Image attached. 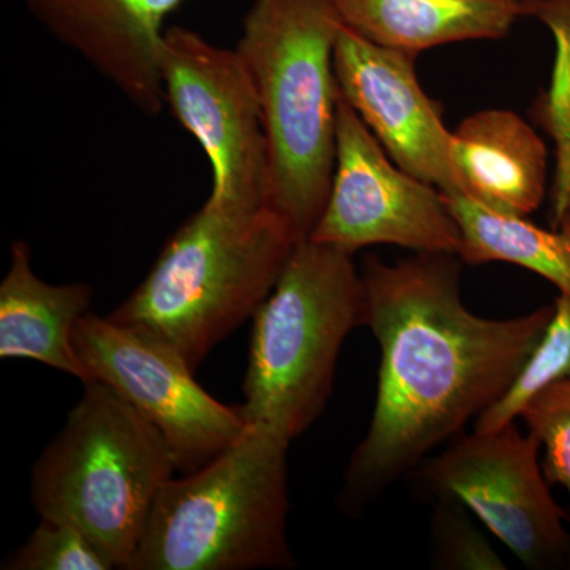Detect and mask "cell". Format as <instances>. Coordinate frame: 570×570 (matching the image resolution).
Here are the masks:
<instances>
[{
	"label": "cell",
	"instance_id": "30bf717a",
	"mask_svg": "<svg viewBox=\"0 0 570 570\" xmlns=\"http://www.w3.org/2000/svg\"><path fill=\"white\" fill-rule=\"evenodd\" d=\"M309 239L348 254L389 245L459 255L463 243L444 194L397 167L341 94L335 171Z\"/></svg>",
	"mask_w": 570,
	"mask_h": 570
},
{
	"label": "cell",
	"instance_id": "9c48e42d",
	"mask_svg": "<svg viewBox=\"0 0 570 570\" xmlns=\"http://www.w3.org/2000/svg\"><path fill=\"white\" fill-rule=\"evenodd\" d=\"M89 379L115 390L167 439L179 471H195L245 433L246 419L209 395L170 344L135 326L85 314L71 333Z\"/></svg>",
	"mask_w": 570,
	"mask_h": 570
},
{
	"label": "cell",
	"instance_id": "603a6c76",
	"mask_svg": "<svg viewBox=\"0 0 570 570\" xmlns=\"http://www.w3.org/2000/svg\"><path fill=\"white\" fill-rule=\"evenodd\" d=\"M564 569L570 570V534H569V549H568V557H566V566Z\"/></svg>",
	"mask_w": 570,
	"mask_h": 570
},
{
	"label": "cell",
	"instance_id": "7a4b0ae2",
	"mask_svg": "<svg viewBox=\"0 0 570 570\" xmlns=\"http://www.w3.org/2000/svg\"><path fill=\"white\" fill-rule=\"evenodd\" d=\"M341 28L333 0H255L236 47L261 100L266 206L302 239L321 219L335 171Z\"/></svg>",
	"mask_w": 570,
	"mask_h": 570
},
{
	"label": "cell",
	"instance_id": "5b68a950",
	"mask_svg": "<svg viewBox=\"0 0 570 570\" xmlns=\"http://www.w3.org/2000/svg\"><path fill=\"white\" fill-rule=\"evenodd\" d=\"M78 403L32 468L40 519L73 524L130 570L157 494L178 471L159 430L100 381Z\"/></svg>",
	"mask_w": 570,
	"mask_h": 570
},
{
	"label": "cell",
	"instance_id": "52a82bcc",
	"mask_svg": "<svg viewBox=\"0 0 570 570\" xmlns=\"http://www.w3.org/2000/svg\"><path fill=\"white\" fill-rule=\"evenodd\" d=\"M540 449L513 422L453 439L411 475L431 499L452 498L474 513L524 568L564 569L568 515L551 497Z\"/></svg>",
	"mask_w": 570,
	"mask_h": 570
},
{
	"label": "cell",
	"instance_id": "44dd1931",
	"mask_svg": "<svg viewBox=\"0 0 570 570\" xmlns=\"http://www.w3.org/2000/svg\"><path fill=\"white\" fill-rule=\"evenodd\" d=\"M520 419L546 452L542 468L547 480L561 487L570 502V379L539 393Z\"/></svg>",
	"mask_w": 570,
	"mask_h": 570
},
{
	"label": "cell",
	"instance_id": "8992f818",
	"mask_svg": "<svg viewBox=\"0 0 570 570\" xmlns=\"http://www.w3.org/2000/svg\"><path fill=\"white\" fill-rule=\"evenodd\" d=\"M253 324L239 411L294 441L324 414L344 341L365 325L354 254L298 242Z\"/></svg>",
	"mask_w": 570,
	"mask_h": 570
},
{
	"label": "cell",
	"instance_id": "8fae6325",
	"mask_svg": "<svg viewBox=\"0 0 570 570\" xmlns=\"http://www.w3.org/2000/svg\"><path fill=\"white\" fill-rule=\"evenodd\" d=\"M415 59L343 24L335 45L337 88L397 167L442 194L459 193L452 132L442 105L423 91Z\"/></svg>",
	"mask_w": 570,
	"mask_h": 570
},
{
	"label": "cell",
	"instance_id": "6da1fadb",
	"mask_svg": "<svg viewBox=\"0 0 570 570\" xmlns=\"http://www.w3.org/2000/svg\"><path fill=\"white\" fill-rule=\"evenodd\" d=\"M464 262L415 253L396 264H363L365 325L379 347L377 395L366 436L344 474L343 502L362 509L459 438L497 403L554 313L487 318L461 299Z\"/></svg>",
	"mask_w": 570,
	"mask_h": 570
},
{
	"label": "cell",
	"instance_id": "3957f363",
	"mask_svg": "<svg viewBox=\"0 0 570 570\" xmlns=\"http://www.w3.org/2000/svg\"><path fill=\"white\" fill-rule=\"evenodd\" d=\"M298 242L294 227L268 206L242 212L205 204L108 318L170 344L195 371L254 317Z\"/></svg>",
	"mask_w": 570,
	"mask_h": 570
},
{
	"label": "cell",
	"instance_id": "ac0fdd59",
	"mask_svg": "<svg viewBox=\"0 0 570 570\" xmlns=\"http://www.w3.org/2000/svg\"><path fill=\"white\" fill-rule=\"evenodd\" d=\"M553 305L538 344L497 403L474 420V431L485 433L515 422L539 393L570 379V298L560 294Z\"/></svg>",
	"mask_w": 570,
	"mask_h": 570
},
{
	"label": "cell",
	"instance_id": "2e32d148",
	"mask_svg": "<svg viewBox=\"0 0 570 570\" xmlns=\"http://www.w3.org/2000/svg\"><path fill=\"white\" fill-rule=\"evenodd\" d=\"M461 232L460 258L468 265H519L570 298V232L538 227L527 217L483 208L466 195L444 194Z\"/></svg>",
	"mask_w": 570,
	"mask_h": 570
},
{
	"label": "cell",
	"instance_id": "e0dca14e",
	"mask_svg": "<svg viewBox=\"0 0 570 570\" xmlns=\"http://www.w3.org/2000/svg\"><path fill=\"white\" fill-rule=\"evenodd\" d=\"M523 18H534L554 39L550 85L531 105L530 116L554 142L551 189L566 181L570 167V0H521Z\"/></svg>",
	"mask_w": 570,
	"mask_h": 570
},
{
	"label": "cell",
	"instance_id": "277c9868",
	"mask_svg": "<svg viewBox=\"0 0 570 570\" xmlns=\"http://www.w3.org/2000/svg\"><path fill=\"white\" fill-rule=\"evenodd\" d=\"M291 442L272 426L247 423L216 459L174 475L157 494L130 570L294 568Z\"/></svg>",
	"mask_w": 570,
	"mask_h": 570
},
{
	"label": "cell",
	"instance_id": "7402d4cb",
	"mask_svg": "<svg viewBox=\"0 0 570 570\" xmlns=\"http://www.w3.org/2000/svg\"><path fill=\"white\" fill-rule=\"evenodd\" d=\"M550 225L570 232V167L561 187L551 190Z\"/></svg>",
	"mask_w": 570,
	"mask_h": 570
},
{
	"label": "cell",
	"instance_id": "ffe728a7",
	"mask_svg": "<svg viewBox=\"0 0 570 570\" xmlns=\"http://www.w3.org/2000/svg\"><path fill=\"white\" fill-rule=\"evenodd\" d=\"M3 570H112L115 561L73 524L41 519Z\"/></svg>",
	"mask_w": 570,
	"mask_h": 570
},
{
	"label": "cell",
	"instance_id": "ba28073f",
	"mask_svg": "<svg viewBox=\"0 0 570 570\" xmlns=\"http://www.w3.org/2000/svg\"><path fill=\"white\" fill-rule=\"evenodd\" d=\"M160 75L165 105L212 165L206 204L242 212L266 206L268 149L261 100L238 50L174 26L165 32Z\"/></svg>",
	"mask_w": 570,
	"mask_h": 570
},
{
	"label": "cell",
	"instance_id": "4fadbf2b",
	"mask_svg": "<svg viewBox=\"0 0 570 570\" xmlns=\"http://www.w3.org/2000/svg\"><path fill=\"white\" fill-rule=\"evenodd\" d=\"M459 193L491 212L528 217L538 212L549 184V149L539 134L510 110L468 116L452 132Z\"/></svg>",
	"mask_w": 570,
	"mask_h": 570
},
{
	"label": "cell",
	"instance_id": "9a60e30c",
	"mask_svg": "<svg viewBox=\"0 0 570 570\" xmlns=\"http://www.w3.org/2000/svg\"><path fill=\"white\" fill-rule=\"evenodd\" d=\"M346 28L420 55L471 40H499L523 18L521 0H333Z\"/></svg>",
	"mask_w": 570,
	"mask_h": 570
},
{
	"label": "cell",
	"instance_id": "7c38bea8",
	"mask_svg": "<svg viewBox=\"0 0 570 570\" xmlns=\"http://www.w3.org/2000/svg\"><path fill=\"white\" fill-rule=\"evenodd\" d=\"M187 0H24L37 21L145 115L164 111L165 20Z\"/></svg>",
	"mask_w": 570,
	"mask_h": 570
},
{
	"label": "cell",
	"instance_id": "d6986e66",
	"mask_svg": "<svg viewBox=\"0 0 570 570\" xmlns=\"http://www.w3.org/2000/svg\"><path fill=\"white\" fill-rule=\"evenodd\" d=\"M431 568L441 570H505L502 558L475 527L469 510L452 498L433 499Z\"/></svg>",
	"mask_w": 570,
	"mask_h": 570
},
{
	"label": "cell",
	"instance_id": "5bb4252c",
	"mask_svg": "<svg viewBox=\"0 0 570 570\" xmlns=\"http://www.w3.org/2000/svg\"><path fill=\"white\" fill-rule=\"evenodd\" d=\"M91 305V285L45 283L33 272L31 247L17 239L0 283V356L39 362L81 384L91 381L71 346L75 325Z\"/></svg>",
	"mask_w": 570,
	"mask_h": 570
}]
</instances>
